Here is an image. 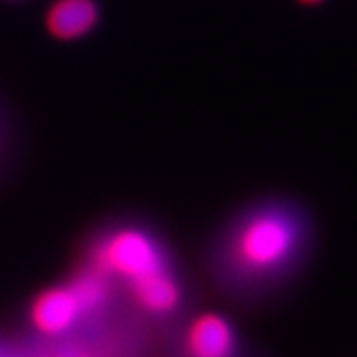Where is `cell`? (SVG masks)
<instances>
[{
    "instance_id": "8",
    "label": "cell",
    "mask_w": 357,
    "mask_h": 357,
    "mask_svg": "<svg viewBox=\"0 0 357 357\" xmlns=\"http://www.w3.org/2000/svg\"><path fill=\"white\" fill-rule=\"evenodd\" d=\"M300 2H304V4H310V6H314V4H319V2H324V0H300Z\"/></svg>"
},
{
    "instance_id": "3",
    "label": "cell",
    "mask_w": 357,
    "mask_h": 357,
    "mask_svg": "<svg viewBox=\"0 0 357 357\" xmlns=\"http://www.w3.org/2000/svg\"><path fill=\"white\" fill-rule=\"evenodd\" d=\"M171 357H260L234 319L217 310H191L167 332Z\"/></svg>"
},
{
    "instance_id": "4",
    "label": "cell",
    "mask_w": 357,
    "mask_h": 357,
    "mask_svg": "<svg viewBox=\"0 0 357 357\" xmlns=\"http://www.w3.org/2000/svg\"><path fill=\"white\" fill-rule=\"evenodd\" d=\"M102 6L98 0H54L46 10L44 26L52 38L72 42L88 36L100 24Z\"/></svg>"
},
{
    "instance_id": "1",
    "label": "cell",
    "mask_w": 357,
    "mask_h": 357,
    "mask_svg": "<svg viewBox=\"0 0 357 357\" xmlns=\"http://www.w3.org/2000/svg\"><path fill=\"white\" fill-rule=\"evenodd\" d=\"M318 248L310 206L264 195L232 211L206 241V278L229 304L258 312L286 300L304 280Z\"/></svg>"
},
{
    "instance_id": "6",
    "label": "cell",
    "mask_w": 357,
    "mask_h": 357,
    "mask_svg": "<svg viewBox=\"0 0 357 357\" xmlns=\"http://www.w3.org/2000/svg\"><path fill=\"white\" fill-rule=\"evenodd\" d=\"M0 357H28V349L22 340H8L0 333Z\"/></svg>"
},
{
    "instance_id": "5",
    "label": "cell",
    "mask_w": 357,
    "mask_h": 357,
    "mask_svg": "<svg viewBox=\"0 0 357 357\" xmlns=\"http://www.w3.org/2000/svg\"><path fill=\"white\" fill-rule=\"evenodd\" d=\"M28 357H119L114 351L88 340H70L58 344H36L22 340Z\"/></svg>"
},
{
    "instance_id": "7",
    "label": "cell",
    "mask_w": 357,
    "mask_h": 357,
    "mask_svg": "<svg viewBox=\"0 0 357 357\" xmlns=\"http://www.w3.org/2000/svg\"><path fill=\"white\" fill-rule=\"evenodd\" d=\"M6 149H8V119H6L4 109L0 107V163L4 159Z\"/></svg>"
},
{
    "instance_id": "2",
    "label": "cell",
    "mask_w": 357,
    "mask_h": 357,
    "mask_svg": "<svg viewBox=\"0 0 357 357\" xmlns=\"http://www.w3.org/2000/svg\"><path fill=\"white\" fill-rule=\"evenodd\" d=\"M77 262L98 270L117 288L181 266L165 234L139 218H117L89 232Z\"/></svg>"
}]
</instances>
